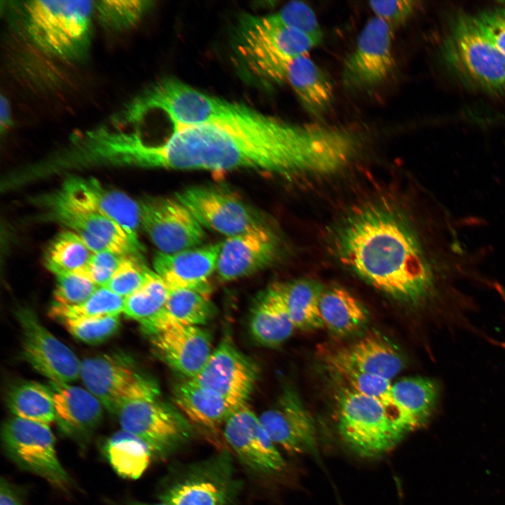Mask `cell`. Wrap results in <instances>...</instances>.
<instances>
[{
	"label": "cell",
	"instance_id": "obj_1",
	"mask_svg": "<svg viewBox=\"0 0 505 505\" xmlns=\"http://www.w3.org/2000/svg\"><path fill=\"white\" fill-rule=\"evenodd\" d=\"M338 153L330 126L290 122L241 103L225 118L147 142L143 163L149 168L251 170L290 177L330 173Z\"/></svg>",
	"mask_w": 505,
	"mask_h": 505
},
{
	"label": "cell",
	"instance_id": "obj_2",
	"mask_svg": "<svg viewBox=\"0 0 505 505\" xmlns=\"http://www.w3.org/2000/svg\"><path fill=\"white\" fill-rule=\"evenodd\" d=\"M342 261L378 290L415 305L430 301L447 321L452 274L437 272L410 227L393 211L368 206L351 215L337 236Z\"/></svg>",
	"mask_w": 505,
	"mask_h": 505
},
{
	"label": "cell",
	"instance_id": "obj_3",
	"mask_svg": "<svg viewBox=\"0 0 505 505\" xmlns=\"http://www.w3.org/2000/svg\"><path fill=\"white\" fill-rule=\"evenodd\" d=\"M20 9L24 30L44 54L74 61L88 53L95 1H27Z\"/></svg>",
	"mask_w": 505,
	"mask_h": 505
},
{
	"label": "cell",
	"instance_id": "obj_4",
	"mask_svg": "<svg viewBox=\"0 0 505 505\" xmlns=\"http://www.w3.org/2000/svg\"><path fill=\"white\" fill-rule=\"evenodd\" d=\"M238 51L257 76L277 83L286 81L290 63L308 55L320 43L307 34L288 27L274 15L248 16L241 22Z\"/></svg>",
	"mask_w": 505,
	"mask_h": 505
},
{
	"label": "cell",
	"instance_id": "obj_5",
	"mask_svg": "<svg viewBox=\"0 0 505 505\" xmlns=\"http://www.w3.org/2000/svg\"><path fill=\"white\" fill-rule=\"evenodd\" d=\"M335 410L342 442L361 457H381L406 436L380 400L344 386L335 396Z\"/></svg>",
	"mask_w": 505,
	"mask_h": 505
},
{
	"label": "cell",
	"instance_id": "obj_6",
	"mask_svg": "<svg viewBox=\"0 0 505 505\" xmlns=\"http://www.w3.org/2000/svg\"><path fill=\"white\" fill-rule=\"evenodd\" d=\"M450 70L466 85L491 93L505 92V55L478 26L474 17H457L443 48Z\"/></svg>",
	"mask_w": 505,
	"mask_h": 505
},
{
	"label": "cell",
	"instance_id": "obj_7",
	"mask_svg": "<svg viewBox=\"0 0 505 505\" xmlns=\"http://www.w3.org/2000/svg\"><path fill=\"white\" fill-rule=\"evenodd\" d=\"M240 103L197 90L174 78H165L148 86L124 108L137 113L163 114L173 130L218 121L235 112Z\"/></svg>",
	"mask_w": 505,
	"mask_h": 505
},
{
	"label": "cell",
	"instance_id": "obj_8",
	"mask_svg": "<svg viewBox=\"0 0 505 505\" xmlns=\"http://www.w3.org/2000/svg\"><path fill=\"white\" fill-rule=\"evenodd\" d=\"M45 219L78 235L93 252L112 251L142 257L143 247L120 225L66 196L60 189L35 199Z\"/></svg>",
	"mask_w": 505,
	"mask_h": 505
},
{
	"label": "cell",
	"instance_id": "obj_9",
	"mask_svg": "<svg viewBox=\"0 0 505 505\" xmlns=\"http://www.w3.org/2000/svg\"><path fill=\"white\" fill-rule=\"evenodd\" d=\"M1 440L6 455L22 470L61 491L72 487V480L58 458L50 425L13 416L4 424Z\"/></svg>",
	"mask_w": 505,
	"mask_h": 505
},
{
	"label": "cell",
	"instance_id": "obj_10",
	"mask_svg": "<svg viewBox=\"0 0 505 505\" xmlns=\"http://www.w3.org/2000/svg\"><path fill=\"white\" fill-rule=\"evenodd\" d=\"M115 415L121 429L141 439L156 457L168 456L191 438L187 419L159 397L129 402Z\"/></svg>",
	"mask_w": 505,
	"mask_h": 505
},
{
	"label": "cell",
	"instance_id": "obj_11",
	"mask_svg": "<svg viewBox=\"0 0 505 505\" xmlns=\"http://www.w3.org/2000/svg\"><path fill=\"white\" fill-rule=\"evenodd\" d=\"M79 378L111 413L126 403L159 396L156 384L135 370L129 361L103 355L81 361Z\"/></svg>",
	"mask_w": 505,
	"mask_h": 505
},
{
	"label": "cell",
	"instance_id": "obj_12",
	"mask_svg": "<svg viewBox=\"0 0 505 505\" xmlns=\"http://www.w3.org/2000/svg\"><path fill=\"white\" fill-rule=\"evenodd\" d=\"M392 41L389 25L376 16L370 18L344 60L343 86L351 91H366L384 83L394 67Z\"/></svg>",
	"mask_w": 505,
	"mask_h": 505
},
{
	"label": "cell",
	"instance_id": "obj_13",
	"mask_svg": "<svg viewBox=\"0 0 505 505\" xmlns=\"http://www.w3.org/2000/svg\"><path fill=\"white\" fill-rule=\"evenodd\" d=\"M139 205L140 225L160 252L194 248L204 238L203 227L176 198L148 197Z\"/></svg>",
	"mask_w": 505,
	"mask_h": 505
},
{
	"label": "cell",
	"instance_id": "obj_14",
	"mask_svg": "<svg viewBox=\"0 0 505 505\" xmlns=\"http://www.w3.org/2000/svg\"><path fill=\"white\" fill-rule=\"evenodd\" d=\"M22 351L27 362L51 382L69 383L79 377L81 361L39 321L34 311L18 309Z\"/></svg>",
	"mask_w": 505,
	"mask_h": 505
},
{
	"label": "cell",
	"instance_id": "obj_15",
	"mask_svg": "<svg viewBox=\"0 0 505 505\" xmlns=\"http://www.w3.org/2000/svg\"><path fill=\"white\" fill-rule=\"evenodd\" d=\"M203 227L228 237L260 225L257 217L231 191L217 186H195L176 194Z\"/></svg>",
	"mask_w": 505,
	"mask_h": 505
},
{
	"label": "cell",
	"instance_id": "obj_16",
	"mask_svg": "<svg viewBox=\"0 0 505 505\" xmlns=\"http://www.w3.org/2000/svg\"><path fill=\"white\" fill-rule=\"evenodd\" d=\"M259 419L273 442L286 452L318 455L314 419L292 388L286 387Z\"/></svg>",
	"mask_w": 505,
	"mask_h": 505
},
{
	"label": "cell",
	"instance_id": "obj_17",
	"mask_svg": "<svg viewBox=\"0 0 505 505\" xmlns=\"http://www.w3.org/2000/svg\"><path fill=\"white\" fill-rule=\"evenodd\" d=\"M230 462L224 455L197 465L162 494L169 505H230L236 492Z\"/></svg>",
	"mask_w": 505,
	"mask_h": 505
},
{
	"label": "cell",
	"instance_id": "obj_18",
	"mask_svg": "<svg viewBox=\"0 0 505 505\" xmlns=\"http://www.w3.org/2000/svg\"><path fill=\"white\" fill-rule=\"evenodd\" d=\"M226 440L241 462L250 469L271 475L282 471L286 464L259 416L248 406L235 411L224 424Z\"/></svg>",
	"mask_w": 505,
	"mask_h": 505
},
{
	"label": "cell",
	"instance_id": "obj_19",
	"mask_svg": "<svg viewBox=\"0 0 505 505\" xmlns=\"http://www.w3.org/2000/svg\"><path fill=\"white\" fill-rule=\"evenodd\" d=\"M258 368L229 337L224 338L204 368L193 379L240 405L247 404L256 384Z\"/></svg>",
	"mask_w": 505,
	"mask_h": 505
},
{
	"label": "cell",
	"instance_id": "obj_20",
	"mask_svg": "<svg viewBox=\"0 0 505 505\" xmlns=\"http://www.w3.org/2000/svg\"><path fill=\"white\" fill-rule=\"evenodd\" d=\"M278 249L275 235L260 224L222 243L215 270L223 281L243 278L271 263Z\"/></svg>",
	"mask_w": 505,
	"mask_h": 505
},
{
	"label": "cell",
	"instance_id": "obj_21",
	"mask_svg": "<svg viewBox=\"0 0 505 505\" xmlns=\"http://www.w3.org/2000/svg\"><path fill=\"white\" fill-rule=\"evenodd\" d=\"M74 202L113 220L138 239L140 205L125 193L103 185L93 177L71 176L59 189Z\"/></svg>",
	"mask_w": 505,
	"mask_h": 505
},
{
	"label": "cell",
	"instance_id": "obj_22",
	"mask_svg": "<svg viewBox=\"0 0 505 505\" xmlns=\"http://www.w3.org/2000/svg\"><path fill=\"white\" fill-rule=\"evenodd\" d=\"M152 337L160 357L185 379L198 376L213 351L211 335L201 326L172 327Z\"/></svg>",
	"mask_w": 505,
	"mask_h": 505
},
{
	"label": "cell",
	"instance_id": "obj_23",
	"mask_svg": "<svg viewBox=\"0 0 505 505\" xmlns=\"http://www.w3.org/2000/svg\"><path fill=\"white\" fill-rule=\"evenodd\" d=\"M222 243L175 253L158 252L155 272L170 289H189L208 295L209 277L216 269Z\"/></svg>",
	"mask_w": 505,
	"mask_h": 505
},
{
	"label": "cell",
	"instance_id": "obj_24",
	"mask_svg": "<svg viewBox=\"0 0 505 505\" xmlns=\"http://www.w3.org/2000/svg\"><path fill=\"white\" fill-rule=\"evenodd\" d=\"M391 396L407 433L426 424L437 410L441 386L436 379L408 377L391 385Z\"/></svg>",
	"mask_w": 505,
	"mask_h": 505
},
{
	"label": "cell",
	"instance_id": "obj_25",
	"mask_svg": "<svg viewBox=\"0 0 505 505\" xmlns=\"http://www.w3.org/2000/svg\"><path fill=\"white\" fill-rule=\"evenodd\" d=\"M56 420L67 433L85 436L100 424L104 406L88 389L68 383L51 382Z\"/></svg>",
	"mask_w": 505,
	"mask_h": 505
},
{
	"label": "cell",
	"instance_id": "obj_26",
	"mask_svg": "<svg viewBox=\"0 0 505 505\" xmlns=\"http://www.w3.org/2000/svg\"><path fill=\"white\" fill-rule=\"evenodd\" d=\"M249 329L260 344L276 347L296 329L286 309L278 283H274L255 297L250 309Z\"/></svg>",
	"mask_w": 505,
	"mask_h": 505
},
{
	"label": "cell",
	"instance_id": "obj_27",
	"mask_svg": "<svg viewBox=\"0 0 505 505\" xmlns=\"http://www.w3.org/2000/svg\"><path fill=\"white\" fill-rule=\"evenodd\" d=\"M177 408L194 423L208 429L224 424L240 405L194 379H185L174 388Z\"/></svg>",
	"mask_w": 505,
	"mask_h": 505
},
{
	"label": "cell",
	"instance_id": "obj_28",
	"mask_svg": "<svg viewBox=\"0 0 505 505\" xmlns=\"http://www.w3.org/2000/svg\"><path fill=\"white\" fill-rule=\"evenodd\" d=\"M215 314L208 295L189 289H170L161 309L151 319L141 324L152 336L176 326H201Z\"/></svg>",
	"mask_w": 505,
	"mask_h": 505
},
{
	"label": "cell",
	"instance_id": "obj_29",
	"mask_svg": "<svg viewBox=\"0 0 505 505\" xmlns=\"http://www.w3.org/2000/svg\"><path fill=\"white\" fill-rule=\"evenodd\" d=\"M285 82L290 85L310 116L321 118L330 109L334 100L332 83L308 55H302L290 63Z\"/></svg>",
	"mask_w": 505,
	"mask_h": 505
},
{
	"label": "cell",
	"instance_id": "obj_30",
	"mask_svg": "<svg viewBox=\"0 0 505 505\" xmlns=\"http://www.w3.org/2000/svg\"><path fill=\"white\" fill-rule=\"evenodd\" d=\"M324 361L330 372L342 382V386L380 400L395 422L403 429L391 396L390 380L362 371L349 360L342 348L325 354Z\"/></svg>",
	"mask_w": 505,
	"mask_h": 505
},
{
	"label": "cell",
	"instance_id": "obj_31",
	"mask_svg": "<svg viewBox=\"0 0 505 505\" xmlns=\"http://www.w3.org/2000/svg\"><path fill=\"white\" fill-rule=\"evenodd\" d=\"M349 360L368 374L391 381L405 366L401 353L384 337L370 332L346 348H342Z\"/></svg>",
	"mask_w": 505,
	"mask_h": 505
},
{
	"label": "cell",
	"instance_id": "obj_32",
	"mask_svg": "<svg viewBox=\"0 0 505 505\" xmlns=\"http://www.w3.org/2000/svg\"><path fill=\"white\" fill-rule=\"evenodd\" d=\"M319 309L323 326L339 336L356 332L368 321V314L363 304L340 286L323 288Z\"/></svg>",
	"mask_w": 505,
	"mask_h": 505
},
{
	"label": "cell",
	"instance_id": "obj_33",
	"mask_svg": "<svg viewBox=\"0 0 505 505\" xmlns=\"http://www.w3.org/2000/svg\"><path fill=\"white\" fill-rule=\"evenodd\" d=\"M278 283L296 329L312 331L324 327L319 309L320 296L323 290L321 286L307 279Z\"/></svg>",
	"mask_w": 505,
	"mask_h": 505
},
{
	"label": "cell",
	"instance_id": "obj_34",
	"mask_svg": "<svg viewBox=\"0 0 505 505\" xmlns=\"http://www.w3.org/2000/svg\"><path fill=\"white\" fill-rule=\"evenodd\" d=\"M105 452L114 471L124 478L133 480L144 473L153 456L141 439L122 429L107 440Z\"/></svg>",
	"mask_w": 505,
	"mask_h": 505
},
{
	"label": "cell",
	"instance_id": "obj_35",
	"mask_svg": "<svg viewBox=\"0 0 505 505\" xmlns=\"http://www.w3.org/2000/svg\"><path fill=\"white\" fill-rule=\"evenodd\" d=\"M6 404L15 417L48 425L56 420L51 389L36 382H22L12 386Z\"/></svg>",
	"mask_w": 505,
	"mask_h": 505
},
{
	"label": "cell",
	"instance_id": "obj_36",
	"mask_svg": "<svg viewBox=\"0 0 505 505\" xmlns=\"http://www.w3.org/2000/svg\"><path fill=\"white\" fill-rule=\"evenodd\" d=\"M93 252L72 231L61 232L50 243L45 255V264L55 276L74 273L85 267Z\"/></svg>",
	"mask_w": 505,
	"mask_h": 505
},
{
	"label": "cell",
	"instance_id": "obj_37",
	"mask_svg": "<svg viewBox=\"0 0 505 505\" xmlns=\"http://www.w3.org/2000/svg\"><path fill=\"white\" fill-rule=\"evenodd\" d=\"M124 298L106 287H99L83 302L76 305L53 303L48 314L55 320L83 318L106 316H119L123 313Z\"/></svg>",
	"mask_w": 505,
	"mask_h": 505
},
{
	"label": "cell",
	"instance_id": "obj_38",
	"mask_svg": "<svg viewBox=\"0 0 505 505\" xmlns=\"http://www.w3.org/2000/svg\"><path fill=\"white\" fill-rule=\"evenodd\" d=\"M168 293L169 288L163 280L150 271L143 285L124 298L123 313L142 324L161 309Z\"/></svg>",
	"mask_w": 505,
	"mask_h": 505
},
{
	"label": "cell",
	"instance_id": "obj_39",
	"mask_svg": "<svg viewBox=\"0 0 505 505\" xmlns=\"http://www.w3.org/2000/svg\"><path fill=\"white\" fill-rule=\"evenodd\" d=\"M152 1L144 0L95 1V14L105 27L122 31L133 27L152 6Z\"/></svg>",
	"mask_w": 505,
	"mask_h": 505
},
{
	"label": "cell",
	"instance_id": "obj_40",
	"mask_svg": "<svg viewBox=\"0 0 505 505\" xmlns=\"http://www.w3.org/2000/svg\"><path fill=\"white\" fill-rule=\"evenodd\" d=\"M142 257L125 255L105 286L125 298L138 290L151 271L141 262Z\"/></svg>",
	"mask_w": 505,
	"mask_h": 505
},
{
	"label": "cell",
	"instance_id": "obj_41",
	"mask_svg": "<svg viewBox=\"0 0 505 505\" xmlns=\"http://www.w3.org/2000/svg\"><path fill=\"white\" fill-rule=\"evenodd\" d=\"M61 322L74 337L90 344L106 340L120 326L119 316L65 319Z\"/></svg>",
	"mask_w": 505,
	"mask_h": 505
},
{
	"label": "cell",
	"instance_id": "obj_42",
	"mask_svg": "<svg viewBox=\"0 0 505 505\" xmlns=\"http://www.w3.org/2000/svg\"><path fill=\"white\" fill-rule=\"evenodd\" d=\"M283 25L310 36L318 43L323 40V32L313 9L302 1H290L272 13Z\"/></svg>",
	"mask_w": 505,
	"mask_h": 505
},
{
	"label": "cell",
	"instance_id": "obj_43",
	"mask_svg": "<svg viewBox=\"0 0 505 505\" xmlns=\"http://www.w3.org/2000/svg\"><path fill=\"white\" fill-rule=\"evenodd\" d=\"M54 290L55 303L62 305H76L88 299L99 288L90 280L74 273L56 275Z\"/></svg>",
	"mask_w": 505,
	"mask_h": 505
},
{
	"label": "cell",
	"instance_id": "obj_44",
	"mask_svg": "<svg viewBox=\"0 0 505 505\" xmlns=\"http://www.w3.org/2000/svg\"><path fill=\"white\" fill-rule=\"evenodd\" d=\"M123 256L112 251L93 252L87 264L74 274L86 278L98 287H105Z\"/></svg>",
	"mask_w": 505,
	"mask_h": 505
},
{
	"label": "cell",
	"instance_id": "obj_45",
	"mask_svg": "<svg viewBox=\"0 0 505 505\" xmlns=\"http://www.w3.org/2000/svg\"><path fill=\"white\" fill-rule=\"evenodd\" d=\"M416 1L410 0L371 1L369 6L375 16L393 29L405 23L416 9Z\"/></svg>",
	"mask_w": 505,
	"mask_h": 505
},
{
	"label": "cell",
	"instance_id": "obj_46",
	"mask_svg": "<svg viewBox=\"0 0 505 505\" xmlns=\"http://www.w3.org/2000/svg\"><path fill=\"white\" fill-rule=\"evenodd\" d=\"M474 19L482 32L505 55V8H498L483 11Z\"/></svg>",
	"mask_w": 505,
	"mask_h": 505
},
{
	"label": "cell",
	"instance_id": "obj_47",
	"mask_svg": "<svg viewBox=\"0 0 505 505\" xmlns=\"http://www.w3.org/2000/svg\"><path fill=\"white\" fill-rule=\"evenodd\" d=\"M0 505H27L17 488L4 478L0 483Z\"/></svg>",
	"mask_w": 505,
	"mask_h": 505
},
{
	"label": "cell",
	"instance_id": "obj_48",
	"mask_svg": "<svg viewBox=\"0 0 505 505\" xmlns=\"http://www.w3.org/2000/svg\"><path fill=\"white\" fill-rule=\"evenodd\" d=\"M0 111H1V131L3 133L4 130L9 128L12 123L11 117V109L8 100L3 95H1L0 102Z\"/></svg>",
	"mask_w": 505,
	"mask_h": 505
},
{
	"label": "cell",
	"instance_id": "obj_49",
	"mask_svg": "<svg viewBox=\"0 0 505 505\" xmlns=\"http://www.w3.org/2000/svg\"><path fill=\"white\" fill-rule=\"evenodd\" d=\"M128 505H169L168 504L161 501L159 503L156 504H147V503H142V502H133L130 503Z\"/></svg>",
	"mask_w": 505,
	"mask_h": 505
}]
</instances>
